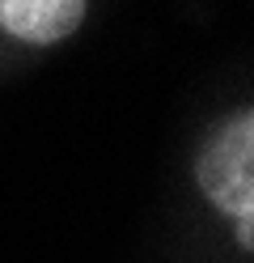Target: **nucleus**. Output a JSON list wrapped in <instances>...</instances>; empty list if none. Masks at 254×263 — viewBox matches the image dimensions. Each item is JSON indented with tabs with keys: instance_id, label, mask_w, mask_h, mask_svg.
Wrapping results in <instances>:
<instances>
[{
	"instance_id": "obj_1",
	"label": "nucleus",
	"mask_w": 254,
	"mask_h": 263,
	"mask_svg": "<svg viewBox=\"0 0 254 263\" xmlns=\"http://www.w3.org/2000/svg\"><path fill=\"white\" fill-rule=\"evenodd\" d=\"M195 183L203 200L229 217L254 212V106L225 119L195 161Z\"/></svg>"
},
{
	"instance_id": "obj_2",
	"label": "nucleus",
	"mask_w": 254,
	"mask_h": 263,
	"mask_svg": "<svg viewBox=\"0 0 254 263\" xmlns=\"http://www.w3.org/2000/svg\"><path fill=\"white\" fill-rule=\"evenodd\" d=\"M85 5L89 0H0V26L22 43L47 47L81 26Z\"/></svg>"
},
{
	"instance_id": "obj_3",
	"label": "nucleus",
	"mask_w": 254,
	"mask_h": 263,
	"mask_svg": "<svg viewBox=\"0 0 254 263\" xmlns=\"http://www.w3.org/2000/svg\"><path fill=\"white\" fill-rule=\"evenodd\" d=\"M233 234H237V246L254 255V212H250V217H237V221H233Z\"/></svg>"
}]
</instances>
